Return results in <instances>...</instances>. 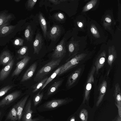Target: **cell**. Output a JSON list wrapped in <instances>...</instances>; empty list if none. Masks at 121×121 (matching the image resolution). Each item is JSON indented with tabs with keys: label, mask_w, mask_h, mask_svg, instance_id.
<instances>
[{
	"label": "cell",
	"mask_w": 121,
	"mask_h": 121,
	"mask_svg": "<svg viewBox=\"0 0 121 121\" xmlns=\"http://www.w3.org/2000/svg\"><path fill=\"white\" fill-rule=\"evenodd\" d=\"M61 60V59L59 58L52 60L47 63L38 71L34 81L38 82L43 79L47 74L59 65Z\"/></svg>",
	"instance_id": "cell-1"
},
{
	"label": "cell",
	"mask_w": 121,
	"mask_h": 121,
	"mask_svg": "<svg viewBox=\"0 0 121 121\" xmlns=\"http://www.w3.org/2000/svg\"><path fill=\"white\" fill-rule=\"evenodd\" d=\"M96 71L95 66H93L89 74L85 90L84 96L82 103H84L86 100L87 101L89 99V95L91 89L92 84L94 82V75Z\"/></svg>",
	"instance_id": "cell-2"
},
{
	"label": "cell",
	"mask_w": 121,
	"mask_h": 121,
	"mask_svg": "<svg viewBox=\"0 0 121 121\" xmlns=\"http://www.w3.org/2000/svg\"><path fill=\"white\" fill-rule=\"evenodd\" d=\"M83 56L79 55L76 56L68 61L66 63L63 65V67L58 75L62 74L75 66L83 59Z\"/></svg>",
	"instance_id": "cell-3"
},
{
	"label": "cell",
	"mask_w": 121,
	"mask_h": 121,
	"mask_svg": "<svg viewBox=\"0 0 121 121\" xmlns=\"http://www.w3.org/2000/svg\"><path fill=\"white\" fill-rule=\"evenodd\" d=\"M21 94L20 91H17L8 95L0 101V107L9 104L17 98Z\"/></svg>",
	"instance_id": "cell-4"
},
{
	"label": "cell",
	"mask_w": 121,
	"mask_h": 121,
	"mask_svg": "<svg viewBox=\"0 0 121 121\" xmlns=\"http://www.w3.org/2000/svg\"><path fill=\"white\" fill-rule=\"evenodd\" d=\"M31 101L29 100L24 108L22 116V121H36L38 119H32V114L33 112L31 109Z\"/></svg>",
	"instance_id": "cell-5"
},
{
	"label": "cell",
	"mask_w": 121,
	"mask_h": 121,
	"mask_svg": "<svg viewBox=\"0 0 121 121\" xmlns=\"http://www.w3.org/2000/svg\"><path fill=\"white\" fill-rule=\"evenodd\" d=\"M30 57L26 56L17 63L16 68L13 72L12 77L18 75L21 72L29 62Z\"/></svg>",
	"instance_id": "cell-6"
},
{
	"label": "cell",
	"mask_w": 121,
	"mask_h": 121,
	"mask_svg": "<svg viewBox=\"0 0 121 121\" xmlns=\"http://www.w3.org/2000/svg\"><path fill=\"white\" fill-rule=\"evenodd\" d=\"M64 44V39H63L56 47L52 55L53 57L59 59L63 56L66 52Z\"/></svg>",
	"instance_id": "cell-7"
},
{
	"label": "cell",
	"mask_w": 121,
	"mask_h": 121,
	"mask_svg": "<svg viewBox=\"0 0 121 121\" xmlns=\"http://www.w3.org/2000/svg\"><path fill=\"white\" fill-rule=\"evenodd\" d=\"M29 96L28 95L26 96L15 105L17 111V120L18 121H20L22 117L24 106Z\"/></svg>",
	"instance_id": "cell-8"
},
{
	"label": "cell",
	"mask_w": 121,
	"mask_h": 121,
	"mask_svg": "<svg viewBox=\"0 0 121 121\" xmlns=\"http://www.w3.org/2000/svg\"><path fill=\"white\" fill-rule=\"evenodd\" d=\"M14 62V60L13 59L1 70L0 72V81H3L8 77L12 69Z\"/></svg>",
	"instance_id": "cell-9"
},
{
	"label": "cell",
	"mask_w": 121,
	"mask_h": 121,
	"mask_svg": "<svg viewBox=\"0 0 121 121\" xmlns=\"http://www.w3.org/2000/svg\"><path fill=\"white\" fill-rule=\"evenodd\" d=\"M37 65V63L36 62L30 66L23 76L21 82H23L27 81L32 77L35 71Z\"/></svg>",
	"instance_id": "cell-10"
},
{
	"label": "cell",
	"mask_w": 121,
	"mask_h": 121,
	"mask_svg": "<svg viewBox=\"0 0 121 121\" xmlns=\"http://www.w3.org/2000/svg\"><path fill=\"white\" fill-rule=\"evenodd\" d=\"M43 44V40L41 35L39 33L36 36L33 43L34 54H38L41 50Z\"/></svg>",
	"instance_id": "cell-11"
},
{
	"label": "cell",
	"mask_w": 121,
	"mask_h": 121,
	"mask_svg": "<svg viewBox=\"0 0 121 121\" xmlns=\"http://www.w3.org/2000/svg\"><path fill=\"white\" fill-rule=\"evenodd\" d=\"M67 101L65 99L53 100L47 103L45 105V107L48 108H54L66 103Z\"/></svg>",
	"instance_id": "cell-12"
},
{
	"label": "cell",
	"mask_w": 121,
	"mask_h": 121,
	"mask_svg": "<svg viewBox=\"0 0 121 121\" xmlns=\"http://www.w3.org/2000/svg\"><path fill=\"white\" fill-rule=\"evenodd\" d=\"M13 59L9 52L7 51H4L0 56V64L3 65H6Z\"/></svg>",
	"instance_id": "cell-13"
},
{
	"label": "cell",
	"mask_w": 121,
	"mask_h": 121,
	"mask_svg": "<svg viewBox=\"0 0 121 121\" xmlns=\"http://www.w3.org/2000/svg\"><path fill=\"white\" fill-rule=\"evenodd\" d=\"M107 86V82L105 81H104L101 84L99 89V96L97 99L96 105L98 106L102 101L105 94Z\"/></svg>",
	"instance_id": "cell-14"
},
{
	"label": "cell",
	"mask_w": 121,
	"mask_h": 121,
	"mask_svg": "<svg viewBox=\"0 0 121 121\" xmlns=\"http://www.w3.org/2000/svg\"><path fill=\"white\" fill-rule=\"evenodd\" d=\"M61 32L60 27L58 26H53L51 29L50 32L51 39L52 40L56 39L59 36Z\"/></svg>",
	"instance_id": "cell-15"
},
{
	"label": "cell",
	"mask_w": 121,
	"mask_h": 121,
	"mask_svg": "<svg viewBox=\"0 0 121 121\" xmlns=\"http://www.w3.org/2000/svg\"><path fill=\"white\" fill-rule=\"evenodd\" d=\"M81 69L79 68L75 71L69 77L67 81V84L69 86L72 85L75 82L79 76Z\"/></svg>",
	"instance_id": "cell-16"
},
{
	"label": "cell",
	"mask_w": 121,
	"mask_h": 121,
	"mask_svg": "<svg viewBox=\"0 0 121 121\" xmlns=\"http://www.w3.org/2000/svg\"><path fill=\"white\" fill-rule=\"evenodd\" d=\"M121 91L120 85L117 83L115 86L114 96L116 103L121 106Z\"/></svg>",
	"instance_id": "cell-17"
},
{
	"label": "cell",
	"mask_w": 121,
	"mask_h": 121,
	"mask_svg": "<svg viewBox=\"0 0 121 121\" xmlns=\"http://www.w3.org/2000/svg\"><path fill=\"white\" fill-rule=\"evenodd\" d=\"M105 59V56L104 54H102L96 59L95 65L97 72H98L99 69L103 67L104 65Z\"/></svg>",
	"instance_id": "cell-18"
},
{
	"label": "cell",
	"mask_w": 121,
	"mask_h": 121,
	"mask_svg": "<svg viewBox=\"0 0 121 121\" xmlns=\"http://www.w3.org/2000/svg\"><path fill=\"white\" fill-rule=\"evenodd\" d=\"M63 66V65L60 67L48 78L46 81L43 86L42 87L41 90L43 89L46 86L52 81L58 75L60 72Z\"/></svg>",
	"instance_id": "cell-19"
},
{
	"label": "cell",
	"mask_w": 121,
	"mask_h": 121,
	"mask_svg": "<svg viewBox=\"0 0 121 121\" xmlns=\"http://www.w3.org/2000/svg\"><path fill=\"white\" fill-rule=\"evenodd\" d=\"M39 19L42 29L43 32L44 37L46 38L47 29V23L45 18L41 13L39 14Z\"/></svg>",
	"instance_id": "cell-20"
},
{
	"label": "cell",
	"mask_w": 121,
	"mask_h": 121,
	"mask_svg": "<svg viewBox=\"0 0 121 121\" xmlns=\"http://www.w3.org/2000/svg\"><path fill=\"white\" fill-rule=\"evenodd\" d=\"M7 119L12 121H15L18 119L17 113L15 106L11 109L7 117Z\"/></svg>",
	"instance_id": "cell-21"
},
{
	"label": "cell",
	"mask_w": 121,
	"mask_h": 121,
	"mask_svg": "<svg viewBox=\"0 0 121 121\" xmlns=\"http://www.w3.org/2000/svg\"><path fill=\"white\" fill-rule=\"evenodd\" d=\"M62 82V80H59L53 83L49 88L48 92V95H49L54 93L61 84Z\"/></svg>",
	"instance_id": "cell-22"
},
{
	"label": "cell",
	"mask_w": 121,
	"mask_h": 121,
	"mask_svg": "<svg viewBox=\"0 0 121 121\" xmlns=\"http://www.w3.org/2000/svg\"><path fill=\"white\" fill-rule=\"evenodd\" d=\"M48 78V77L42 79L40 82L32 86L31 88L33 89L32 91V92H35L41 87H42Z\"/></svg>",
	"instance_id": "cell-23"
},
{
	"label": "cell",
	"mask_w": 121,
	"mask_h": 121,
	"mask_svg": "<svg viewBox=\"0 0 121 121\" xmlns=\"http://www.w3.org/2000/svg\"><path fill=\"white\" fill-rule=\"evenodd\" d=\"M79 117L81 121H87L88 117L87 111L85 109H82L79 113Z\"/></svg>",
	"instance_id": "cell-24"
},
{
	"label": "cell",
	"mask_w": 121,
	"mask_h": 121,
	"mask_svg": "<svg viewBox=\"0 0 121 121\" xmlns=\"http://www.w3.org/2000/svg\"><path fill=\"white\" fill-rule=\"evenodd\" d=\"M25 36L26 39L28 41L31 39L32 31L31 26L29 25L27 27L25 32Z\"/></svg>",
	"instance_id": "cell-25"
},
{
	"label": "cell",
	"mask_w": 121,
	"mask_h": 121,
	"mask_svg": "<svg viewBox=\"0 0 121 121\" xmlns=\"http://www.w3.org/2000/svg\"><path fill=\"white\" fill-rule=\"evenodd\" d=\"M43 95V92L40 93L39 92L35 96L34 99V104L36 106L41 101Z\"/></svg>",
	"instance_id": "cell-26"
},
{
	"label": "cell",
	"mask_w": 121,
	"mask_h": 121,
	"mask_svg": "<svg viewBox=\"0 0 121 121\" xmlns=\"http://www.w3.org/2000/svg\"><path fill=\"white\" fill-rule=\"evenodd\" d=\"M27 48H28L27 47L24 46L22 48L17 51V53L19 55L20 58H23L26 56L25 55L26 52Z\"/></svg>",
	"instance_id": "cell-27"
},
{
	"label": "cell",
	"mask_w": 121,
	"mask_h": 121,
	"mask_svg": "<svg viewBox=\"0 0 121 121\" xmlns=\"http://www.w3.org/2000/svg\"><path fill=\"white\" fill-rule=\"evenodd\" d=\"M13 87L12 85H8L3 87L0 90V97L6 94Z\"/></svg>",
	"instance_id": "cell-28"
},
{
	"label": "cell",
	"mask_w": 121,
	"mask_h": 121,
	"mask_svg": "<svg viewBox=\"0 0 121 121\" xmlns=\"http://www.w3.org/2000/svg\"><path fill=\"white\" fill-rule=\"evenodd\" d=\"M55 18L59 21H61L64 18L63 14L61 13H56L54 16Z\"/></svg>",
	"instance_id": "cell-29"
},
{
	"label": "cell",
	"mask_w": 121,
	"mask_h": 121,
	"mask_svg": "<svg viewBox=\"0 0 121 121\" xmlns=\"http://www.w3.org/2000/svg\"><path fill=\"white\" fill-rule=\"evenodd\" d=\"M37 0H29L28 1V6L29 7L32 8L35 4Z\"/></svg>",
	"instance_id": "cell-30"
},
{
	"label": "cell",
	"mask_w": 121,
	"mask_h": 121,
	"mask_svg": "<svg viewBox=\"0 0 121 121\" xmlns=\"http://www.w3.org/2000/svg\"><path fill=\"white\" fill-rule=\"evenodd\" d=\"M23 40L21 39H17L15 41V44L16 45H22L23 44Z\"/></svg>",
	"instance_id": "cell-31"
},
{
	"label": "cell",
	"mask_w": 121,
	"mask_h": 121,
	"mask_svg": "<svg viewBox=\"0 0 121 121\" xmlns=\"http://www.w3.org/2000/svg\"><path fill=\"white\" fill-rule=\"evenodd\" d=\"M9 30V27L8 26H5L2 29L1 32L3 34H4L7 32Z\"/></svg>",
	"instance_id": "cell-32"
},
{
	"label": "cell",
	"mask_w": 121,
	"mask_h": 121,
	"mask_svg": "<svg viewBox=\"0 0 121 121\" xmlns=\"http://www.w3.org/2000/svg\"><path fill=\"white\" fill-rule=\"evenodd\" d=\"M115 104L118 109V116L120 117L121 118V106L117 104L115 102Z\"/></svg>",
	"instance_id": "cell-33"
},
{
	"label": "cell",
	"mask_w": 121,
	"mask_h": 121,
	"mask_svg": "<svg viewBox=\"0 0 121 121\" xmlns=\"http://www.w3.org/2000/svg\"><path fill=\"white\" fill-rule=\"evenodd\" d=\"M74 50V47L73 44L72 43L70 44L69 46V50L70 52H73Z\"/></svg>",
	"instance_id": "cell-34"
},
{
	"label": "cell",
	"mask_w": 121,
	"mask_h": 121,
	"mask_svg": "<svg viewBox=\"0 0 121 121\" xmlns=\"http://www.w3.org/2000/svg\"><path fill=\"white\" fill-rule=\"evenodd\" d=\"M49 1L52 3H53L55 4H59L60 3V2L63 1V0H49Z\"/></svg>",
	"instance_id": "cell-35"
},
{
	"label": "cell",
	"mask_w": 121,
	"mask_h": 121,
	"mask_svg": "<svg viewBox=\"0 0 121 121\" xmlns=\"http://www.w3.org/2000/svg\"><path fill=\"white\" fill-rule=\"evenodd\" d=\"M91 32L94 34H96L97 33V31L95 30L93 27L91 28Z\"/></svg>",
	"instance_id": "cell-36"
},
{
	"label": "cell",
	"mask_w": 121,
	"mask_h": 121,
	"mask_svg": "<svg viewBox=\"0 0 121 121\" xmlns=\"http://www.w3.org/2000/svg\"><path fill=\"white\" fill-rule=\"evenodd\" d=\"M93 7V5L91 4H89L87 6V9H90L91 8Z\"/></svg>",
	"instance_id": "cell-37"
},
{
	"label": "cell",
	"mask_w": 121,
	"mask_h": 121,
	"mask_svg": "<svg viewBox=\"0 0 121 121\" xmlns=\"http://www.w3.org/2000/svg\"><path fill=\"white\" fill-rule=\"evenodd\" d=\"M4 20L3 18H0V26L2 25L3 23L4 22Z\"/></svg>",
	"instance_id": "cell-38"
},
{
	"label": "cell",
	"mask_w": 121,
	"mask_h": 121,
	"mask_svg": "<svg viewBox=\"0 0 121 121\" xmlns=\"http://www.w3.org/2000/svg\"><path fill=\"white\" fill-rule=\"evenodd\" d=\"M105 20L106 22L109 23L111 21V19L108 17L106 18Z\"/></svg>",
	"instance_id": "cell-39"
},
{
	"label": "cell",
	"mask_w": 121,
	"mask_h": 121,
	"mask_svg": "<svg viewBox=\"0 0 121 121\" xmlns=\"http://www.w3.org/2000/svg\"><path fill=\"white\" fill-rule=\"evenodd\" d=\"M116 121H121V118L119 116H117Z\"/></svg>",
	"instance_id": "cell-40"
},
{
	"label": "cell",
	"mask_w": 121,
	"mask_h": 121,
	"mask_svg": "<svg viewBox=\"0 0 121 121\" xmlns=\"http://www.w3.org/2000/svg\"><path fill=\"white\" fill-rule=\"evenodd\" d=\"M70 121H75V117H72L70 119Z\"/></svg>",
	"instance_id": "cell-41"
},
{
	"label": "cell",
	"mask_w": 121,
	"mask_h": 121,
	"mask_svg": "<svg viewBox=\"0 0 121 121\" xmlns=\"http://www.w3.org/2000/svg\"><path fill=\"white\" fill-rule=\"evenodd\" d=\"M82 23L81 22H80L79 24V26L80 27H81L82 26Z\"/></svg>",
	"instance_id": "cell-42"
},
{
	"label": "cell",
	"mask_w": 121,
	"mask_h": 121,
	"mask_svg": "<svg viewBox=\"0 0 121 121\" xmlns=\"http://www.w3.org/2000/svg\"><path fill=\"white\" fill-rule=\"evenodd\" d=\"M1 113L0 112V117L1 116Z\"/></svg>",
	"instance_id": "cell-43"
}]
</instances>
